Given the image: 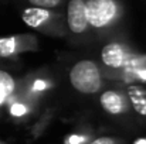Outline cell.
<instances>
[{
	"label": "cell",
	"instance_id": "4",
	"mask_svg": "<svg viewBox=\"0 0 146 144\" xmlns=\"http://www.w3.org/2000/svg\"><path fill=\"white\" fill-rule=\"evenodd\" d=\"M67 21H68L70 30L75 34L84 33L87 30L88 18H87L85 0H70L68 11H67Z\"/></svg>",
	"mask_w": 146,
	"mask_h": 144
},
{
	"label": "cell",
	"instance_id": "12",
	"mask_svg": "<svg viewBox=\"0 0 146 144\" xmlns=\"http://www.w3.org/2000/svg\"><path fill=\"white\" fill-rule=\"evenodd\" d=\"M47 86H48V84H47L46 81L38 79V81H36V82H34L33 89H34V91H44V89H47Z\"/></svg>",
	"mask_w": 146,
	"mask_h": 144
},
{
	"label": "cell",
	"instance_id": "6",
	"mask_svg": "<svg viewBox=\"0 0 146 144\" xmlns=\"http://www.w3.org/2000/svg\"><path fill=\"white\" fill-rule=\"evenodd\" d=\"M50 17V13L46 9H40V7H31V9H26L23 11V21L30 26V27H40L43 26Z\"/></svg>",
	"mask_w": 146,
	"mask_h": 144
},
{
	"label": "cell",
	"instance_id": "13",
	"mask_svg": "<svg viewBox=\"0 0 146 144\" xmlns=\"http://www.w3.org/2000/svg\"><path fill=\"white\" fill-rule=\"evenodd\" d=\"M90 144H116L113 139H109V137H99L97 140H94L92 143Z\"/></svg>",
	"mask_w": 146,
	"mask_h": 144
},
{
	"label": "cell",
	"instance_id": "3",
	"mask_svg": "<svg viewBox=\"0 0 146 144\" xmlns=\"http://www.w3.org/2000/svg\"><path fill=\"white\" fill-rule=\"evenodd\" d=\"M102 61L111 68H123L132 64V54L119 43H111L102 49Z\"/></svg>",
	"mask_w": 146,
	"mask_h": 144
},
{
	"label": "cell",
	"instance_id": "11",
	"mask_svg": "<svg viewBox=\"0 0 146 144\" xmlns=\"http://www.w3.org/2000/svg\"><path fill=\"white\" fill-rule=\"evenodd\" d=\"M87 139L84 137V136H78V134H72V136H70L68 137V140H67V143L68 144H81L84 143Z\"/></svg>",
	"mask_w": 146,
	"mask_h": 144
},
{
	"label": "cell",
	"instance_id": "2",
	"mask_svg": "<svg viewBox=\"0 0 146 144\" xmlns=\"http://www.w3.org/2000/svg\"><path fill=\"white\" fill-rule=\"evenodd\" d=\"M88 24L92 27H105L113 21L118 14V7L113 0H88L85 1Z\"/></svg>",
	"mask_w": 146,
	"mask_h": 144
},
{
	"label": "cell",
	"instance_id": "1",
	"mask_svg": "<svg viewBox=\"0 0 146 144\" xmlns=\"http://www.w3.org/2000/svg\"><path fill=\"white\" fill-rule=\"evenodd\" d=\"M70 81L74 89L85 95L95 93L102 86V78H101L99 68L92 61L77 62L70 72Z\"/></svg>",
	"mask_w": 146,
	"mask_h": 144
},
{
	"label": "cell",
	"instance_id": "7",
	"mask_svg": "<svg viewBox=\"0 0 146 144\" xmlns=\"http://www.w3.org/2000/svg\"><path fill=\"white\" fill-rule=\"evenodd\" d=\"M14 91V81L7 74L0 71V105L6 102V99L13 93Z\"/></svg>",
	"mask_w": 146,
	"mask_h": 144
},
{
	"label": "cell",
	"instance_id": "15",
	"mask_svg": "<svg viewBox=\"0 0 146 144\" xmlns=\"http://www.w3.org/2000/svg\"><path fill=\"white\" fill-rule=\"evenodd\" d=\"M135 144H146V139H139L135 141Z\"/></svg>",
	"mask_w": 146,
	"mask_h": 144
},
{
	"label": "cell",
	"instance_id": "8",
	"mask_svg": "<svg viewBox=\"0 0 146 144\" xmlns=\"http://www.w3.org/2000/svg\"><path fill=\"white\" fill-rule=\"evenodd\" d=\"M16 51V38H0V55L9 57Z\"/></svg>",
	"mask_w": 146,
	"mask_h": 144
},
{
	"label": "cell",
	"instance_id": "5",
	"mask_svg": "<svg viewBox=\"0 0 146 144\" xmlns=\"http://www.w3.org/2000/svg\"><path fill=\"white\" fill-rule=\"evenodd\" d=\"M101 105L111 114H119L126 110L125 99L118 92H113V91H108L101 96Z\"/></svg>",
	"mask_w": 146,
	"mask_h": 144
},
{
	"label": "cell",
	"instance_id": "14",
	"mask_svg": "<svg viewBox=\"0 0 146 144\" xmlns=\"http://www.w3.org/2000/svg\"><path fill=\"white\" fill-rule=\"evenodd\" d=\"M138 75H139V78H141V79H145L146 81V71H139V72H138Z\"/></svg>",
	"mask_w": 146,
	"mask_h": 144
},
{
	"label": "cell",
	"instance_id": "9",
	"mask_svg": "<svg viewBox=\"0 0 146 144\" xmlns=\"http://www.w3.org/2000/svg\"><path fill=\"white\" fill-rule=\"evenodd\" d=\"M29 1L40 9H52V7H57L61 0H29Z\"/></svg>",
	"mask_w": 146,
	"mask_h": 144
},
{
	"label": "cell",
	"instance_id": "10",
	"mask_svg": "<svg viewBox=\"0 0 146 144\" xmlns=\"http://www.w3.org/2000/svg\"><path fill=\"white\" fill-rule=\"evenodd\" d=\"M10 113H11L13 116L20 117V116H23V114L27 113V107H26L24 105H21V103H13L11 107H10Z\"/></svg>",
	"mask_w": 146,
	"mask_h": 144
}]
</instances>
